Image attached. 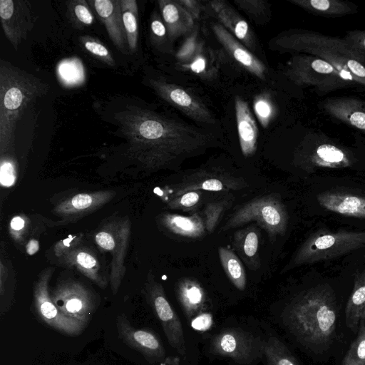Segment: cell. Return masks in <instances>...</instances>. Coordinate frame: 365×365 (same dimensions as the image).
<instances>
[{"instance_id": "cell-30", "label": "cell", "mask_w": 365, "mask_h": 365, "mask_svg": "<svg viewBox=\"0 0 365 365\" xmlns=\"http://www.w3.org/2000/svg\"><path fill=\"white\" fill-rule=\"evenodd\" d=\"M236 250L245 263L252 269L259 266L257 250L259 246V231L253 226L238 230L234 235Z\"/></svg>"}, {"instance_id": "cell-34", "label": "cell", "mask_w": 365, "mask_h": 365, "mask_svg": "<svg viewBox=\"0 0 365 365\" xmlns=\"http://www.w3.org/2000/svg\"><path fill=\"white\" fill-rule=\"evenodd\" d=\"M58 78L67 87L78 86L85 81V71L82 62L78 58L62 60L56 69Z\"/></svg>"}, {"instance_id": "cell-50", "label": "cell", "mask_w": 365, "mask_h": 365, "mask_svg": "<svg viewBox=\"0 0 365 365\" xmlns=\"http://www.w3.org/2000/svg\"><path fill=\"white\" fill-rule=\"evenodd\" d=\"M180 4L187 11L194 20H197L200 13L199 2L194 0H178Z\"/></svg>"}, {"instance_id": "cell-16", "label": "cell", "mask_w": 365, "mask_h": 365, "mask_svg": "<svg viewBox=\"0 0 365 365\" xmlns=\"http://www.w3.org/2000/svg\"><path fill=\"white\" fill-rule=\"evenodd\" d=\"M178 297L187 322L198 332L209 331L214 324L213 314L206 304L202 287L195 281L184 279L178 287Z\"/></svg>"}, {"instance_id": "cell-32", "label": "cell", "mask_w": 365, "mask_h": 365, "mask_svg": "<svg viewBox=\"0 0 365 365\" xmlns=\"http://www.w3.org/2000/svg\"><path fill=\"white\" fill-rule=\"evenodd\" d=\"M222 266L231 282L239 290L246 286V275L240 259L230 250L220 247L218 249Z\"/></svg>"}, {"instance_id": "cell-10", "label": "cell", "mask_w": 365, "mask_h": 365, "mask_svg": "<svg viewBox=\"0 0 365 365\" xmlns=\"http://www.w3.org/2000/svg\"><path fill=\"white\" fill-rule=\"evenodd\" d=\"M287 219L284 205L274 197L265 196L252 200L242 206L229 219L222 230L255 221L267 230L272 238L284 233Z\"/></svg>"}, {"instance_id": "cell-19", "label": "cell", "mask_w": 365, "mask_h": 365, "mask_svg": "<svg viewBox=\"0 0 365 365\" xmlns=\"http://www.w3.org/2000/svg\"><path fill=\"white\" fill-rule=\"evenodd\" d=\"M108 34L118 51L129 53L128 44L122 18L120 0L90 1Z\"/></svg>"}, {"instance_id": "cell-5", "label": "cell", "mask_w": 365, "mask_h": 365, "mask_svg": "<svg viewBox=\"0 0 365 365\" xmlns=\"http://www.w3.org/2000/svg\"><path fill=\"white\" fill-rule=\"evenodd\" d=\"M286 74L297 86L311 87L319 96L344 88L365 93V87L351 81L324 60L309 54L293 56Z\"/></svg>"}, {"instance_id": "cell-35", "label": "cell", "mask_w": 365, "mask_h": 365, "mask_svg": "<svg viewBox=\"0 0 365 365\" xmlns=\"http://www.w3.org/2000/svg\"><path fill=\"white\" fill-rule=\"evenodd\" d=\"M69 20L76 28H83L93 24L94 16L87 1L74 0L66 2Z\"/></svg>"}, {"instance_id": "cell-43", "label": "cell", "mask_w": 365, "mask_h": 365, "mask_svg": "<svg viewBox=\"0 0 365 365\" xmlns=\"http://www.w3.org/2000/svg\"><path fill=\"white\" fill-rule=\"evenodd\" d=\"M200 45L197 42L196 35L190 36L183 43L176 54V58L182 64L187 63L191 58L194 56L200 48Z\"/></svg>"}, {"instance_id": "cell-26", "label": "cell", "mask_w": 365, "mask_h": 365, "mask_svg": "<svg viewBox=\"0 0 365 365\" xmlns=\"http://www.w3.org/2000/svg\"><path fill=\"white\" fill-rule=\"evenodd\" d=\"M61 258L65 264L76 268L100 288L105 289L106 287L107 282L100 272L99 261L89 249L78 247Z\"/></svg>"}, {"instance_id": "cell-42", "label": "cell", "mask_w": 365, "mask_h": 365, "mask_svg": "<svg viewBox=\"0 0 365 365\" xmlns=\"http://www.w3.org/2000/svg\"><path fill=\"white\" fill-rule=\"evenodd\" d=\"M182 67L196 74L202 75L208 73V60L202 53L201 46L192 58L187 63L182 64Z\"/></svg>"}, {"instance_id": "cell-20", "label": "cell", "mask_w": 365, "mask_h": 365, "mask_svg": "<svg viewBox=\"0 0 365 365\" xmlns=\"http://www.w3.org/2000/svg\"><path fill=\"white\" fill-rule=\"evenodd\" d=\"M115 195L114 190L78 193L58 203L54 207V212L63 217H81L105 205Z\"/></svg>"}, {"instance_id": "cell-7", "label": "cell", "mask_w": 365, "mask_h": 365, "mask_svg": "<svg viewBox=\"0 0 365 365\" xmlns=\"http://www.w3.org/2000/svg\"><path fill=\"white\" fill-rule=\"evenodd\" d=\"M300 165L307 170L316 168L340 169L355 162L353 152L321 131H309L297 152Z\"/></svg>"}, {"instance_id": "cell-52", "label": "cell", "mask_w": 365, "mask_h": 365, "mask_svg": "<svg viewBox=\"0 0 365 365\" xmlns=\"http://www.w3.org/2000/svg\"><path fill=\"white\" fill-rule=\"evenodd\" d=\"M40 248L39 242L36 239H31L26 245V251L29 255L36 254Z\"/></svg>"}, {"instance_id": "cell-37", "label": "cell", "mask_w": 365, "mask_h": 365, "mask_svg": "<svg viewBox=\"0 0 365 365\" xmlns=\"http://www.w3.org/2000/svg\"><path fill=\"white\" fill-rule=\"evenodd\" d=\"M79 41L85 50L101 61L110 66L115 65L110 50L98 39L90 36H82L79 38Z\"/></svg>"}, {"instance_id": "cell-15", "label": "cell", "mask_w": 365, "mask_h": 365, "mask_svg": "<svg viewBox=\"0 0 365 365\" xmlns=\"http://www.w3.org/2000/svg\"><path fill=\"white\" fill-rule=\"evenodd\" d=\"M0 20L5 36L16 51L26 38L36 21L27 0H0Z\"/></svg>"}, {"instance_id": "cell-4", "label": "cell", "mask_w": 365, "mask_h": 365, "mask_svg": "<svg viewBox=\"0 0 365 365\" xmlns=\"http://www.w3.org/2000/svg\"><path fill=\"white\" fill-rule=\"evenodd\" d=\"M49 85L42 79L0 60V154L14 147L16 123L24 110L45 95Z\"/></svg>"}, {"instance_id": "cell-53", "label": "cell", "mask_w": 365, "mask_h": 365, "mask_svg": "<svg viewBox=\"0 0 365 365\" xmlns=\"http://www.w3.org/2000/svg\"><path fill=\"white\" fill-rule=\"evenodd\" d=\"M362 319H365V309H364V312L362 313V315H361V320H362Z\"/></svg>"}, {"instance_id": "cell-48", "label": "cell", "mask_w": 365, "mask_h": 365, "mask_svg": "<svg viewBox=\"0 0 365 365\" xmlns=\"http://www.w3.org/2000/svg\"><path fill=\"white\" fill-rule=\"evenodd\" d=\"M223 206L220 203L210 204L205 210V226L209 231H212L218 220L222 211Z\"/></svg>"}, {"instance_id": "cell-27", "label": "cell", "mask_w": 365, "mask_h": 365, "mask_svg": "<svg viewBox=\"0 0 365 365\" xmlns=\"http://www.w3.org/2000/svg\"><path fill=\"white\" fill-rule=\"evenodd\" d=\"M292 4L317 16L341 17L358 12L356 4L344 0H290Z\"/></svg>"}, {"instance_id": "cell-40", "label": "cell", "mask_w": 365, "mask_h": 365, "mask_svg": "<svg viewBox=\"0 0 365 365\" xmlns=\"http://www.w3.org/2000/svg\"><path fill=\"white\" fill-rule=\"evenodd\" d=\"M29 219L24 215L14 216L9 222V233L17 242L23 240V237L29 229Z\"/></svg>"}, {"instance_id": "cell-22", "label": "cell", "mask_w": 365, "mask_h": 365, "mask_svg": "<svg viewBox=\"0 0 365 365\" xmlns=\"http://www.w3.org/2000/svg\"><path fill=\"white\" fill-rule=\"evenodd\" d=\"M325 209L349 217L365 218V197L344 192H324L317 195Z\"/></svg>"}, {"instance_id": "cell-38", "label": "cell", "mask_w": 365, "mask_h": 365, "mask_svg": "<svg viewBox=\"0 0 365 365\" xmlns=\"http://www.w3.org/2000/svg\"><path fill=\"white\" fill-rule=\"evenodd\" d=\"M17 179V164L7 154L1 155L0 159V183L4 187H12Z\"/></svg>"}, {"instance_id": "cell-1", "label": "cell", "mask_w": 365, "mask_h": 365, "mask_svg": "<svg viewBox=\"0 0 365 365\" xmlns=\"http://www.w3.org/2000/svg\"><path fill=\"white\" fill-rule=\"evenodd\" d=\"M128 142V155L143 168L157 170L207 147L213 135L148 109L129 106L115 116Z\"/></svg>"}, {"instance_id": "cell-44", "label": "cell", "mask_w": 365, "mask_h": 365, "mask_svg": "<svg viewBox=\"0 0 365 365\" xmlns=\"http://www.w3.org/2000/svg\"><path fill=\"white\" fill-rule=\"evenodd\" d=\"M343 38L351 47L365 57V30L347 31Z\"/></svg>"}, {"instance_id": "cell-36", "label": "cell", "mask_w": 365, "mask_h": 365, "mask_svg": "<svg viewBox=\"0 0 365 365\" xmlns=\"http://www.w3.org/2000/svg\"><path fill=\"white\" fill-rule=\"evenodd\" d=\"M341 365H365V319L361 320L357 336L350 345Z\"/></svg>"}, {"instance_id": "cell-9", "label": "cell", "mask_w": 365, "mask_h": 365, "mask_svg": "<svg viewBox=\"0 0 365 365\" xmlns=\"http://www.w3.org/2000/svg\"><path fill=\"white\" fill-rule=\"evenodd\" d=\"M130 235V222L127 217L110 220L94 235L96 244L112 257L109 282L113 294H117L125 274Z\"/></svg>"}, {"instance_id": "cell-13", "label": "cell", "mask_w": 365, "mask_h": 365, "mask_svg": "<svg viewBox=\"0 0 365 365\" xmlns=\"http://www.w3.org/2000/svg\"><path fill=\"white\" fill-rule=\"evenodd\" d=\"M116 327L118 338L127 346L140 352L150 364L180 365L179 357L166 356L161 339L154 331L133 327L124 314L117 316Z\"/></svg>"}, {"instance_id": "cell-46", "label": "cell", "mask_w": 365, "mask_h": 365, "mask_svg": "<svg viewBox=\"0 0 365 365\" xmlns=\"http://www.w3.org/2000/svg\"><path fill=\"white\" fill-rule=\"evenodd\" d=\"M235 3L247 13L257 18L265 14L267 3L264 1L241 0L235 1Z\"/></svg>"}, {"instance_id": "cell-47", "label": "cell", "mask_w": 365, "mask_h": 365, "mask_svg": "<svg viewBox=\"0 0 365 365\" xmlns=\"http://www.w3.org/2000/svg\"><path fill=\"white\" fill-rule=\"evenodd\" d=\"M199 198V192L188 191L171 201L170 206L174 208L191 207L198 202Z\"/></svg>"}, {"instance_id": "cell-49", "label": "cell", "mask_w": 365, "mask_h": 365, "mask_svg": "<svg viewBox=\"0 0 365 365\" xmlns=\"http://www.w3.org/2000/svg\"><path fill=\"white\" fill-rule=\"evenodd\" d=\"M150 31L155 38H163L167 31L165 24L158 16L153 17L150 23Z\"/></svg>"}, {"instance_id": "cell-25", "label": "cell", "mask_w": 365, "mask_h": 365, "mask_svg": "<svg viewBox=\"0 0 365 365\" xmlns=\"http://www.w3.org/2000/svg\"><path fill=\"white\" fill-rule=\"evenodd\" d=\"M235 104L241 150L245 157H248L255 153L258 129L247 103L236 97Z\"/></svg>"}, {"instance_id": "cell-45", "label": "cell", "mask_w": 365, "mask_h": 365, "mask_svg": "<svg viewBox=\"0 0 365 365\" xmlns=\"http://www.w3.org/2000/svg\"><path fill=\"white\" fill-rule=\"evenodd\" d=\"M196 189L216 192L221 191L225 189V184L218 178H210L203 181H200L197 184L182 187L178 193H184L185 191H195Z\"/></svg>"}, {"instance_id": "cell-17", "label": "cell", "mask_w": 365, "mask_h": 365, "mask_svg": "<svg viewBox=\"0 0 365 365\" xmlns=\"http://www.w3.org/2000/svg\"><path fill=\"white\" fill-rule=\"evenodd\" d=\"M318 106L331 120L365 134V100L350 96L329 97Z\"/></svg>"}, {"instance_id": "cell-2", "label": "cell", "mask_w": 365, "mask_h": 365, "mask_svg": "<svg viewBox=\"0 0 365 365\" xmlns=\"http://www.w3.org/2000/svg\"><path fill=\"white\" fill-rule=\"evenodd\" d=\"M338 307L331 289L317 286L298 295L287 307L283 320L303 344L311 348L328 345L335 332Z\"/></svg>"}, {"instance_id": "cell-8", "label": "cell", "mask_w": 365, "mask_h": 365, "mask_svg": "<svg viewBox=\"0 0 365 365\" xmlns=\"http://www.w3.org/2000/svg\"><path fill=\"white\" fill-rule=\"evenodd\" d=\"M264 339L242 327H227L209 336L207 351L248 365L263 356Z\"/></svg>"}, {"instance_id": "cell-12", "label": "cell", "mask_w": 365, "mask_h": 365, "mask_svg": "<svg viewBox=\"0 0 365 365\" xmlns=\"http://www.w3.org/2000/svg\"><path fill=\"white\" fill-rule=\"evenodd\" d=\"M53 269L48 267L38 275L34 285V304L41 321L53 329L68 336L81 334L86 324L63 314L51 299L48 282Z\"/></svg>"}, {"instance_id": "cell-51", "label": "cell", "mask_w": 365, "mask_h": 365, "mask_svg": "<svg viewBox=\"0 0 365 365\" xmlns=\"http://www.w3.org/2000/svg\"><path fill=\"white\" fill-rule=\"evenodd\" d=\"M7 277L8 269L1 259L0 262V294L1 296L4 292V284L7 279Z\"/></svg>"}, {"instance_id": "cell-11", "label": "cell", "mask_w": 365, "mask_h": 365, "mask_svg": "<svg viewBox=\"0 0 365 365\" xmlns=\"http://www.w3.org/2000/svg\"><path fill=\"white\" fill-rule=\"evenodd\" d=\"M148 303L160 322L165 336L177 356L188 359V349L182 324L166 298L163 286L152 278L145 284Z\"/></svg>"}, {"instance_id": "cell-28", "label": "cell", "mask_w": 365, "mask_h": 365, "mask_svg": "<svg viewBox=\"0 0 365 365\" xmlns=\"http://www.w3.org/2000/svg\"><path fill=\"white\" fill-rule=\"evenodd\" d=\"M160 222L170 232L187 237L197 238L205 233V224L197 214L182 216L178 214H164Z\"/></svg>"}, {"instance_id": "cell-31", "label": "cell", "mask_w": 365, "mask_h": 365, "mask_svg": "<svg viewBox=\"0 0 365 365\" xmlns=\"http://www.w3.org/2000/svg\"><path fill=\"white\" fill-rule=\"evenodd\" d=\"M263 356L267 365H299L286 345L273 335L264 336Z\"/></svg>"}, {"instance_id": "cell-18", "label": "cell", "mask_w": 365, "mask_h": 365, "mask_svg": "<svg viewBox=\"0 0 365 365\" xmlns=\"http://www.w3.org/2000/svg\"><path fill=\"white\" fill-rule=\"evenodd\" d=\"M149 83L160 97L191 118L205 123H215L204 104L183 88L160 80L150 79Z\"/></svg>"}, {"instance_id": "cell-24", "label": "cell", "mask_w": 365, "mask_h": 365, "mask_svg": "<svg viewBox=\"0 0 365 365\" xmlns=\"http://www.w3.org/2000/svg\"><path fill=\"white\" fill-rule=\"evenodd\" d=\"M158 4L171 39L187 34L193 28L194 19L178 0H160Z\"/></svg>"}, {"instance_id": "cell-29", "label": "cell", "mask_w": 365, "mask_h": 365, "mask_svg": "<svg viewBox=\"0 0 365 365\" xmlns=\"http://www.w3.org/2000/svg\"><path fill=\"white\" fill-rule=\"evenodd\" d=\"M365 309V270L355 278L352 292L345 308L347 327L355 331L361 322Z\"/></svg>"}, {"instance_id": "cell-41", "label": "cell", "mask_w": 365, "mask_h": 365, "mask_svg": "<svg viewBox=\"0 0 365 365\" xmlns=\"http://www.w3.org/2000/svg\"><path fill=\"white\" fill-rule=\"evenodd\" d=\"M83 234L70 235L67 237L57 242L53 247V252L57 257H62L68 252L78 247Z\"/></svg>"}, {"instance_id": "cell-33", "label": "cell", "mask_w": 365, "mask_h": 365, "mask_svg": "<svg viewBox=\"0 0 365 365\" xmlns=\"http://www.w3.org/2000/svg\"><path fill=\"white\" fill-rule=\"evenodd\" d=\"M122 18L125 31L129 52L134 53L138 39V10L135 0H120Z\"/></svg>"}, {"instance_id": "cell-3", "label": "cell", "mask_w": 365, "mask_h": 365, "mask_svg": "<svg viewBox=\"0 0 365 365\" xmlns=\"http://www.w3.org/2000/svg\"><path fill=\"white\" fill-rule=\"evenodd\" d=\"M274 46L282 51L319 57L351 81L365 87V57L343 38L307 30H294L279 35L274 40Z\"/></svg>"}, {"instance_id": "cell-39", "label": "cell", "mask_w": 365, "mask_h": 365, "mask_svg": "<svg viewBox=\"0 0 365 365\" xmlns=\"http://www.w3.org/2000/svg\"><path fill=\"white\" fill-rule=\"evenodd\" d=\"M255 113L261 125L266 128L273 115V107L269 100L264 96L257 97L254 103Z\"/></svg>"}, {"instance_id": "cell-21", "label": "cell", "mask_w": 365, "mask_h": 365, "mask_svg": "<svg viewBox=\"0 0 365 365\" xmlns=\"http://www.w3.org/2000/svg\"><path fill=\"white\" fill-rule=\"evenodd\" d=\"M212 29L218 41L237 63L259 78L263 80L265 78L266 68L264 65L240 43L233 35L221 24H215Z\"/></svg>"}, {"instance_id": "cell-6", "label": "cell", "mask_w": 365, "mask_h": 365, "mask_svg": "<svg viewBox=\"0 0 365 365\" xmlns=\"http://www.w3.org/2000/svg\"><path fill=\"white\" fill-rule=\"evenodd\" d=\"M365 246V231L319 232L297 251L293 264L301 265L338 257Z\"/></svg>"}, {"instance_id": "cell-14", "label": "cell", "mask_w": 365, "mask_h": 365, "mask_svg": "<svg viewBox=\"0 0 365 365\" xmlns=\"http://www.w3.org/2000/svg\"><path fill=\"white\" fill-rule=\"evenodd\" d=\"M51 297L63 314L86 324L97 309L96 298L92 292L74 280L59 282L52 290Z\"/></svg>"}, {"instance_id": "cell-23", "label": "cell", "mask_w": 365, "mask_h": 365, "mask_svg": "<svg viewBox=\"0 0 365 365\" xmlns=\"http://www.w3.org/2000/svg\"><path fill=\"white\" fill-rule=\"evenodd\" d=\"M210 6L221 25L250 48H253V36L247 21L227 2L214 0Z\"/></svg>"}]
</instances>
